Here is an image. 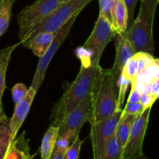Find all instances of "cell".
Instances as JSON below:
<instances>
[{
  "label": "cell",
  "mask_w": 159,
  "mask_h": 159,
  "mask_svg": "<svg viewBox=\"0 0 159 159\" xmlns=\"http://www.w3.org/2000/svg\"><path fill=\"white\" fill-rule=\"evenodd\" d=\"M100 67L81 65L76 79L71 83H66L63 95L51 109V125L58 127L64 118L91 94Z\"/></svg>",
  "instance_id": "obj_2"
},
{
  "label": "cell",
  "mask_w": 159,
  "mask_h": 159,
  "mask_svg": "<svg viewBox=\"0 0 159 159\" xmlns=\"http://www.w3.org/2000/svg\"><path fill=\"white\" fill-rule=\"evenodd\" d=\"M158 99V97L153 96L149 93H141V99H140V102L142 104L144 109L148 108V107H152L153 104L155 103V101Z\"/></svg>",
  "instance_id": "obj_29"
},
{
  "label": "cell",
  "mask_w": 159,
  "mask_h": 159,
  "mask_svg": "<svg viewBox=\"0 0 159 159\" xmlns=\"http://www.w3.org/2000/svg\"><path fill=\"white\" fill-rule=\"evenodd\" d=\"M55 34L51 32L37 33L23 41L21 44L31 50L36 56L40 57L48 51L55 37Z\"/></svg>",
  "instance_id": "obj_14"
},
{
  "label": "cell",
  "mask_w": 159,
  "mask_h": 159,
  "mask_svg": "<svg viewBox=\"0 0 159 159\" xmlns=\"http://www.w3.org/2000/svg\"><path fill=\"white\" fill-rule=\"evenodd\" d=\"M121 111H116L109 117L90 124L89 138L93 148V159H100L107 141L114 135L121 117Z\"/></svg>",
  "instance_id": "obj_7"
},
{
  "label": "cell",
  "mask_w": 159,
  "mask_h": 159,
  "mask_svg": "<svg viewBox=\"0 0 159 159\" xmlns=\"http://www.w3.org/2000/svg\"><path fill=\"white\" fill-rule=\"evenodd\" d=\"M6 159H20V154L19 152L18 147L15 142V139L12 141L10 150H9V154H8Z\"/></svg>",
  "instance_id": "obj_30"
},
{
  "label": "cell",
  "mask_w": 159,
  "mask_h": 159,
  "mask_svg": "<svg viewBox=\"0 0 159 159\" xmlns=\"http://www.w3.org/2000/svg\"><path fill=\"white\" fill-rule=\"evenodd\" d=\"M28 89L23 83L16 84L12 89V96L14 104H16L26 95Z\"/></svg>",
  "instance_id": "obj_28"
},
{
  "label": "cell",
  "mask_w": 159,
  "mask_h": 159,
  "mask_svg": "<svg viewBox=\"0 0 159 159\" xmlns=\"http://www.w3.org/2000/svg\"><path fill=\"white\" fill-rule=\"evenodd\" d=\"M83 142L84 141L81 140L79 136L76 137L65 151L63 159H79L81 148Z\"/></svg>",
  "instance_id": "obj_23"
},
{
  "label": "cell",
  "mask_w": 159,
  "mask_h": 159,
  "mask_svg": "<svg viewBox=\"0 0 159 159\" xmlns=\"http://www.w3.org/2000/svg\"><path fill=\"white\" fill-rule=\"evenodd\" d=\"M144 109L141 102H127L125 107L121 111V115H134L138 116L144 112Z\"/></svg>",
  "instance_id": "obj_26"
},
{
  "label": "cell",
  "mask_w": 159,
  "mask_h": 159,
  "mask_svg": "<svg viewBox=\"0 0 159 159\" xmlns=\"http://www.w3.org/2000/svg\"><path fill=\"white\" fill-rule=\"evenodd\" d=\"M133 159H151V158H149L148 157L145 156V155H144V154H143V155H141V156L137 157V158H133Z\"/></svg>",
  "instance_id": "obj_33"
},
{
  "label": "cell",
  "mask_w": 159,
  "mask_h": 159,
  "mask_svg": "<svg viewBox=\"0 0 159 159\" xmlns=\"http://www.w3.org/2000/svg\"><path fill=\"white\" fill-rule=\"evenodd\" d=\"M37 93V92L32 86H30L26 91V95L16 104H15L13 114L9 121L11 135L13 140L16 138L20 127L24 123L29 113Z\"/></svg>",
  "instance_id": "obj_11"
},
{
  "label": "cell",
  "mask_w": 159,
  "mask_h": 159,
  "mask_svg": "<svg viewBox=\"0 0 159 159\" xmlns=\"http://www.w3.org/2000/svg\"><path fill=\"white\" fill-rule=\"evenodd\" d=\"M3 1H4V0H0V4H1V3H2V2H3Z\"/></svg>",
  "instance_id": "obj_35"
},
{
  "label": "cell",
  "mask_w": 159,
  "mask_h": 159,
  "mask_svg": "<svg viewBox=\"0 0 159 159\" xmlns=\"http://www.w3.org/2000/svg\"><path fill=\"white\" fill-rule=\"evenodd\" d=\"M6 118H7V116H6V115L5 114L4 111H3V109L0 108V122L4 120H6Z\"/></svg>",
  "instance_id": "obj_32"
},
{
  "label": "cell",
  "mask_w": 159,
  "mask_h": 159,
  "mask_svg": "<svg viewBox=\"0 0 159 159\" xmlns=\"http://www.w3.org/2000/svg\"><path fill=\"white\" fill-rule=\"evenodd\" d=\"M79 15V14L74 16L72 18L70 19L56 33L55 37H54L51 44L48 48V51L45 52V54L42 57H40L38 65H37V68L36 69L35 74H34V79H33L32 84H31V86L37 92H38L39 89L40 88L42 83H43L45 75H46L47 69H48V66L50 65V62L51 61L53 57L56 54L58 48H60L61 45L63 43V42L65 41V40L67 38L68 34H69L70 31H71V28H72L73 25H74L75 21L76 18H77Z\"/></svg>",
  "instance_id": "obj_8"
},
{
  "label": "cell",
  "mask_w": 159,
  "mask_h": 159,
  "mask_svg": "<svg viewBox=\"0 0 159 159\" xmlns=\"http://www.w3.org/2000/svg\"><path fill=\"white\" fill-rule=\"evenodd\" d=\"M140 0H124L127 12V28L128 30L134 21V12L137 4Z\"/></svg>",
  "instance_id": "obj_27"
},
{
  "label": "cell",
  "mask_w": 159,
  "mask_h": 159,
  "mask_svg": "<svg viewBox=\"0 0 159 159\" xmlns=\"http://www.w3.org/2000/svg\"><path fill=\"white\" fill-rule=\"evenodd\" d=\"M60 5L57 0H36L34 3L24 8L17 16L18 36L20 43L26 40L36 26Z\"/></svg>",
  "instance_id": "obj_5"
},
{
  "label": "cell",
  "mask_w": 159,
  "mask_h": 159,
  "mask_svg": "<svg viewBox=\"0 0 159 159\" xmlns=\"http://www.w3.org/2000/svg\"><path fill=\"white\" fill-rule=\"evenodd\" d=\"M57 1H58V2L60 3V4H64V3L68 2L71 1V0H57Z\"/></svg>",
  "instance_id": "obj_34"
},
{
  "label": "cell",
  "mask_w": 159,
  "mask_h": 159,
  "mask_svg": "<svg viewBox=\"0 0 159 159\" xmlns=\"http://www.w3.org/2000/svg\"><path fill=\"white\" fill-rule=\"evenodd\" d=\"M112 28L115 34H122L127 31V12L124 0H115L112 8Z\"/></svg>",
  "instance_id": "obj_15"
},
{
  "label": "cell",
  "mask_w": 159,
  "mask_h": 159,
  "mask_svg": "<svg viewBox=\"0 0 159 159\" xmlns=\"http://www.w3.org/2000/svg\"><path fill=\"white\" fill-rule=\"evenodd\" d=\"M115 0H99V15L105 19L110 25L113 24L112 20V8L114 4Z\"/></svg>",
  "instance_id": "obj_24"
},
{
  "label": "cell",
  "mask_w": 159,
  "mask_h": 159,
  "mask_svg": "<svg viewBox=\"0 0 159 159\" xmlns=\"http://www.w3.org/2000/svg\"><path fill=\"white\" fill-rule=\"evenodd\" d=\"M140 99H141L140 93L136 89L135 87L131 85V90L128 96L127 102H140Z\"/></svg>",
  "instance_id": "obj_31"
},
{
  "label": "cell",
  "mask_w": 159,
  "mask_h": 159,
  "mask_svg": "<svg viewBox=\"0 0 159 159\" xmlns=\"http://www.w3.org/2000/svg\"><path fill=\"white\" fill-rule=\"evenodd\" d=\"M58 138V127L51 125L44 134L40 148V159H49Z\"/></svg>",
  "instance_id": "obj_18"
},
{
  "label": "cell",
  "mask_w": 159,
  "mask_h": 159,
  "mask_svg": "<svg viewBox=\"0 0 159 159\" xmlns=\"http://www.w3.org/2000/svg\"><path fill=\"white\" fill-rule=\"evenodd\" d=\"M120 74L113 67L107 69L100 67L90 94L89 124L99 122L116 112Z\"/></svg>",
  "instance_id": "obj_1"
},
{
  "label": "cell",
  "mask_w": 159,
  "mask_h": 159,
  "mask_svg": "<svg viewBox=\"0 0 159 159\" xmlns=\"http://www.w3.org/2000/svg\"><path fill=\"white\" fill-rule=\"evenodd\" d=\"M15 142L20 154V159H34L37 153L31 155L30 148V139L26 138V133L23 131L21 135L15 138Z\"/></svg>",
  "instance_id": "obj_22"
},
{
  "label": "cell",
  "mask_w": 159,
  "mask_h": 159,
  "mask_svg": "<svg viewBox=\"0 0 159 159\" xmlns=\"http://www.w3.org/2000/svg\"><path fill=\"white\" fill-rule=\"evenodd\" d=\"M130 84V81L124 79L122 75H120L119 78V92H118L117 104H116V111L122 110V106L124 104V99H125L126 93H127L128 86Z\"/></svg>",
  "instance_id": "obj_25"
},
{
  "label": "cell",
  "mask_w": 159,
  "mask_h": 159,
  "mask_svg": "<svg viewBox=\"0 0 159 159\" xmlns=\"http://www.w3.org/2000/svg\"><path fill=\"white\" fill-rule=\"evenodd\" d=\"M157 60L158 59L155 58L152 54L147 52H136L126 62L121 71V75L130 82H133L140 74Z\"/></svg>",
  "instance_id": "obj_12"
},
{
  "label": "cell",
  "mask_w": 159,
  "mask_h": 159,
  "mask_svg": "<svg viewBox=\"0 0 159 159\" xmlns=\"http://www.w3.org/2000/svg\"><path fill=\"white\" fill-rule=\"evenodd\" d=\"M151 110L152 107L145 109L133 123L127 142L123 149L122 159H133L144 154L143 144L148 126Z\"/></svg>",
  "instance_id": "obj_9"
},
{
  "label": "cell",
  "mask_w": 159,
  "mask_h": 159,
  "mask_svg": "<svg viewBox=\"0 0 159 159\" xmlns=\"http://www.w3.org/2000/svg\"><path fill=\"white\" fill-rule=\"evenodd\" d=\"M16 0H4L0 4V37L5 34L9 25L12 5Z\"/></svg>",
  "instance_id": "obj_20"
},
{
  "label": "cell",
  "mask_w": 159,
  "mask_h": 159,
  "mask_svg": "<svg viewBox=\"0 0 159 159\" xmlns=\"http://www.w3.org/2000/svg\"><path fill=\"white\" fill-rule=\"evenodd\" d=\"M139 13L133 24L126 31V37L135 52H147L153 55L155 42L153 23L159 0H140Z\"/></svg>",
  "instance_id": "obj_3"
},
{
  "label": "cell",
  "mask_w": 159,
  "mask_h": 159,
  "mask_svg": "<svg viewBox=\"0 0 159 159\" xmlns=\"http://www.w3.org/2000/svg\"><path fill=\"white\" fill-rule=\"evenodd\" d=\"M9 120L6 118L0 122V159H6L13 141L9 125Z\"/></svg>",
  "instance_id": "obj_19"
},
{
  "label": "cell",
  "mask_w": 159,
  "mask_h": 159,
  "mask_svg": "<svg viewBox=\"0 0 159 159\" xmlns=\"http://www.w3.org/2000/svg\"><path fill=\"white\" fill-rule=\"evenodd\" d=\"M115 34L111 25L99 16L89 38L82 47L78 48L75 51L76 56L81 61V65L99 66L106 47L113 40Z\"/></svg>",
  "instance_id": "obj_4"
},
{
  "label": "cell",
  "mask_w": 159,
  "mask_h": 159,
  "mask_svg": "<svg viewBox=\"0 0 159 159\" xmlns=\"http://www.w3.org/2000/svg\"><path fill=\"white\" fill-rule=\"evenodd\" d=\"M91 111L90 95L82 101L74 110L70 112L58 125V137L68 131L80 133L81 128L85 122H89Z\"/></svg>",
  "instance_id": "obj_10"
},
{
  "label": "cell",
  "mask_w": 159,
  "mask_h": 159,
  "mask_svg": "<svg viewBox=\"0 0 159 159\" xmlns=\"http://www.w3.org/2000/svg\"><path fill=\"white\" fill-rule=\"evenodd\" d=\"M20 44H21V43L19 42V43L12 45V46L7 47L4 49L0 50V108H2V99L3 93H4L5 89L6 88V76L8 65L10 61L12 52Z\"/></svg>",
  "instance_id": "obj_16"
},
{
  "label": "cell",
  "mask_w": 159,
  "mask_h": 159,
  "mask_svg": "<svg viewBox=\"0 0 159 159\" xmlns=\"http://www.w3.org/2000/svg\"><path fill=\"white\" fill-rule=\"evenodd\" d=\"M113 39L116 46V56L113 68L121 73L126 62L136 52L126 37L125 34H116Z\"/></svg>",
  "instance_id": "obj_13"
},
{
  "label": "cell",
  "mask_w": 159,
  "mask_h": 159,
  "mask_svg": "<svg viewBox=\"0 0 159 159\" xmlns=\"http://www.w3.org/2000/svg\"><path fill=\"white\" fill-rule=\"evenodd\" d=\"M92 1L93 0H71L68 2L61 4L52 13L36 26L28 38L40 32L56 34L70 19L80 13L81 11Z\"/></svg>",
  "instance_id": "obj_6"
},
{
  "label": "cell",
  "mask_w": 159,
  "mask_h": 159,
  "mask_svg": "<svg viewBox=\"0 0 159 159\" xmlns=\"http://www.w3.org/2000/svg\"><path fill=\"white\" fill-rule=\"evenodd\" d=\"M138 116L134 115H121L120 120L115 131V138L121 148L124 149L128 140L133 123Z\"/></svg>",
  "instance_id": "obj_17"
},
{
  "label": "cell",
  "mask_w": 159,
  "mask_h": 159,
  "mask_svg": "<svg viewBox=\"0 0 159 159\" xmlns=\"http://www.w3.org/2000/svg\"><path fill=\"white\" fill-rule=\"evenodd\" d=\"M122 153L123 149L113 135L107 141L100 159H122Z\"/></svg>",
  "instance_id": "obj_21"
}]
</instances>
